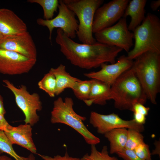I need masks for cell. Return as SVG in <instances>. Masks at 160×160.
<instances>
[{"label": "cell", "mask_w": 160, "mask_h": 160, "mask_svg": "<svg viewBox=\"0 0 160 160\" xmlns=\"http://www.w3.org/2000/svg\"><path fill=\"white\" fill-rule=\"evenodd\" d=\"M93 79L89 97L84 102L88 106L93 104L105 105L108 100L112 99L111 85L98 80Z\"/></svg>", "instance_id": "e0dca14e"}, {"label": "cell", "mask_w": 160, "mask_h": 160, "mask_svg": "<svg viewBox=\"0 0 160 160\" xmlns=\"http://www.w3.org/2000/svg\"><path fill=\"white\" fill-rule=\"evenodd\" d=\"M137 156L143 160H151L149 147L144 142L139 144L134 149Z\"/></svg>", "instance_id": "4316f807"}, {"label": "cell", "mask_w": 160, "mask_h": 160, "mask_svg": "<svg viewBox=\"0 0 160 160\" xmlns=\"http://www.w3.org/2000/svg\"><path fill=\"white\" fill-rule=\"evenodd\" d=\"M134 119V121L137 123L140 124H144L146 121V118L145 115L137 112H133Z\"/></svg>", "instance_id": "4dcf8cb0"}, {"label": "cell", "mask_w": 160, "mask_h": 160, "mask_svg": "<svg viewBox=\"0 0 160 160\" xmlns=\"http://www.w3.org/2000/svg\"><path fill=\"white\" fill-rule=\"evenodd\" d=\"M160 140L156 141L155 142L154 144L155 145V148L154 150L152 153L151 155H158L160 156Z\"/></svg>", "instance_id": "d6a6232c"}, {"label": "cell", "mask_w": 160, "mask_h": 160, "mask_svg": "<svg viewBox=\"0 0 160 160\" xmlns=\"http://www.w3.org/2000/svg\"><path fill=\"white\" fill-rule=\"evenodd\" d=\"M3 81L4 86L14 94L16 104L24 115L25 124L33 126L37 123L39 119L37 111H41L42 109L39 95L36 92L30 93L24 85L17 87L7 79H4Z\"/></svg>", "instance_id": "52a82bcc"}, {"label": "cell", "mask_w": 160, "mask_h": 160, "mask_svg": "<svg viewBox=\"0 0 160 160\" xmlns=\"http://www.w3.org/2000/svg\"><path fill=\"white\" fill-rule=\"evenodd\" d=\"M80 160H119L115 156H111L109 154L107 147L104 146L100 151H98L95 145H91L90 153L85 154Z\"/></svg>", "instance_id": "cb8c5ba5"}, {"label": "cell", "mask_w": 160, "mask_h": 160, "mask_svg": "<svg viewBox=\"0 0 160 160\" xmlns=\"http://www.w3.org/2000/svg\"><path fill=\"white\" fill-rule=\"evenodd\" d=\"M11 126L6 120L4 116L0 115V130L6 132Z\"/></svg>", "instance_id": "1f68e13d"}, {"label": "cell", "mask_w": 160, "mask_h": 160, "mask_svg": "<svg viewBox=\"0 0 160 160\" xmlns=\"http://www.w3.org/2000/svg\"><path fill=\"white\" fill-rule=\"evenodd\" d=\"M110 143V153L111 154L120 152L125 148L127 137V129H116L104 134Z\"/></svg>", "instance_id": "ffe728a7"}, {"label": "cell", "mask_w": 160, "mask_h": 160, "mask_svg": "<svg viewBox=\"0 0 160 160\" xmlns=\"http://www.w3.org/2000/svg\"><path fill=\"white\" fill-rule=\"evenodd\" d=\"M116 154L124 160H143L137 156L134 150L125 148Z\"/></svg>", "instance_id": "83f0119b"}, {"label": "cell", "mask_w": 160, "mask_h": 160, "mask_svg": "<svg viewBox=\"0 0 160 160\" xmlns=\"http://www.w3.org/2000/svg\"><path fill=\"white\" fill-rule=\"evenodd\" d=\"M97 42L120 48L128 52L133 45V34L128 29L126 18L115 25L95 33Z\"/></svg>", "instance_id": "ba28073f"}, {"label": "cell", "mask_w": 160, "mask_h": 160, "mask_svg": "<svg viewBox=\"0 0 160 160\" xmlns=\"http://www.w3.org/2000/svg\"><path fill=\"white\" fill-rule=\"evenodd\" d=\"M31 126L25 124L16 127L12 126L4 132L13 144L18 145L36 154L37 149L32 138Z\"/></svg>", "instance_id": "2e32d148"}, {"label": "cell", "mask_w": 160, "mask_h": 160, "mask_svg": "<svg viewBox=\"0 0 160 160\" xmlns=\"http://www.w3.org/2000/svg\"><path fill=\"white\" fill-rule=\"evenodd\" d=\"M59 12L55 17L50 20L39 18L36 20L39 25L48 28L49 39L51 42L52 31L55 28L61 29L65 34L72 39L76 37L78 28L79 22L74 12L67 6L63 0H59Z\"/></svg>", "instance_id": "9c48e42d"}, {"label": "cell", "mask_w": 160, "mask_h": 160, "mask_svg": "<svg viewBox=\"0 0 160 160\" xmlns=\"http://www.w3.org/2000/svg\"><path fill=\"white\" fill-rule=\"evenodd\" d=\"M93 79L80 80L72 89L76 97L84 102L88 99L90 92Z\"/></svg>", "instance_id": "44dd1931"}, {"label": "cell", "mask_w": 160, "mask_h": 160, "mask_svg": "<svg viewBox=\"0 0 160 160\" xmlns=\"http://www.w3.org/2000/svg\"><path fill=\"white\" fill-rule=\"evenodd\" d=\"M129 0H113L99 7L95 14L93 33L113 25L123 17Z\"/></svg>", "instance_id": "30bf717a"}, {"label": "cell", "mask_w": 160, "mask_h": 160, "mask_svg": "<svg viewBox=\"0 0 160 160\" xmlns=\"http://www.w3.org/2000/svg\"><path fill=\"white\" fill-rule=\"evenodd\" d=\"M150 109V108L146 107L142 104L137 103L133 105L132 111L140 113L146 116L148 115Z\"/></svg>", "instance_id": "f546056e"}, {"label": "cell", "mask_w": 160, "mask_h": 160, "mask_svg": "<svg viewBox=\"0 0 160 160\" xmlns=\"http://www.w3.org/2000/svg\"><path fill=\"white\" fill-rule=\"evenodd\" d=\"M36 61L13 51L0 49L1 73L15 75L28 73Z\"/></svg>", "instance_id": "7c38bea8"}, {"label": "cell", "mask_w": 160, "mask_h": 160, "mask_svg": "<svg viewBox=\"0 0 160 160\" xmlns=\"http://www.w3.org/2000/svg\"><path fill=\"white\" fill-rule=\"evenodd\" d=\"M0 160H12V159L6 156L2 155L0 156Z\"/></svg>", "instance_id": "d590c367"}, {"label": "cell", "mask_w": 160, "mask_h": 160, "mask_svg": "<svg viewBox=\"0 0 160 160\" xmlns=\"http://www.w3.org/2000/svg\"><path fill=\"white\" fill-rule=\"evenodd\" d=\"M55 41L61 53L72 65L90 69L103 63H115V58L123 49L96 41L92 44L77 43L65 34L61 29L57 31Z\"/></svg>", "instance_id": "6da1fadb"}, {"label": "cell", "mask_w": 160, "mask_h": 160, "mask_svg": "<svg viewBox=\"0 0 160 160\" xmlns=\"http://www.w3.org/2000/svg\"><path fill=\"white\" fill-rule=\"evenodd\" d=\"M133 61L132 66L148 99L156 104L160 92V54L148 52Z\"/></svg>", "instance_id": "3957f363"}, {"label": "cell", "mask_w": 160, "mask_h": 160, "mask_svg": "<svg viewBox=\"0 0 160 160\" xmlns=\"http://www.w3.org/2000/svg\"><path fill=\"white\" fill-rule=\"evenodd\" d=\"M12 143L5 132L0 130V151L13 157L16 160H27V157L18 155L14 150Z\"/></svg>", "instance_id": "d4e9b609"}, {"label": "cell", "mask_w": 160, "mask_h": 160, "mask_svg": "<svg viewBox=\"0 0 160 160\" xmlns=\"http://www.w3.org/2000/svg\"><path fill=\"white\" fill-rule=\"evenodd\" d=\"M4 37L3 35L0 33V42L1 41Z\"/></svg>", "instance_id": "74e56055"}, {"label": "cell", "mask_w": 160, "mask_h": 160, "mask_svg": "<svg viewBox=\"0 0 160 160\" xmlns=\"http://www.w3.org/2000/svg\"><path fill=\"white\" fill-rule=\"evenodd\" d=\"M49 72L55 76L56 83L55 95H60L67 88L72 89L80 79L71 75L66 71L65 66L62 64L56 68H51Z\"/></svg>", "instance_id": "d6986e66"}, {"label": "cell", "mask_w": 160, "mask_h": 160, "mask_svg": "<svg viewBox=\"0 0 160 160\" xmlns=\"http://www.w3.org/2000/svg\"><path fill=\"white\" fill-rule=\"evenodd\" d=\"M160 6V0L152 1L150 4V7L153 11H156Z\"/></svg>", "instance_id": "836d02e7"}, {"label": "cell", "mask_w": 160, "mask_h": 160, "mask_svg": "<svg viewBox=\"0 0 160 160\" xmlns=\"http://www.w3.org/2000/svg\"><path fill=\"white\" fill-rule=\"evenodd\" d=\"M89 121L97 129L98 133L103 135L113 129L121 128L133 129L140 132L145 130L143 125L137 123L133 119L124 120L114 113L105 115L92 111Z\"/></svg>", "instance_id": "8fae6325"}, {"label": "cell", "mask_w": 160, "mask_h": 160, "mask_svg": "<svg viewBox=\"0 0 160 160\" xmlns=\"http://www.w3.org/2000/svg\"><path fill=\"white\" fill-rule=\"evenodd\" d=\"M38 155L44 160H80L79 158L70 156L67 151L64 156L57 155L53 157L39 154Z\"/></svg>", "instance_id": "f1b7e54d"}, {"label": "cell", "mask_w": 160, "mask_h": 160, "mask_svg": "<svg viewBox=\"0 0 160 160\" xmlns=\"http://www.w3.org/2000/svg\"><path fill=\"white\" fill-rule=\"evenodd\" d=\"M135 43L127 57L135 60L148 52L160 54V20L156 15L148 13L141 24L133 31Z\"/></svg>", "instance_id": "277c9868"}, {"label": "cell", "mask_w": 160, "mask_h": 160, "mask_svg": "<svg viewBox=\"0 0 160 160\" xmlns=\"http://www.w3.org/2000/svg\"><path fill=\"white\" fill-rule=\"evenodd\" d=\"M27 31L25 23L13 11L0 9V33L4 37L21 35Z\"/></svg>", "instance_id": "9a60e30c"}, {"label": "cell", "mask_w": 160, "mask_h": 160, "mask_svg": "<svg viewBox=\"0 0 160 160\" xmlns=\"http://www.w3.org/2000/svg\"><path fill=\"white\" fill-rule=\"evenodd\" d=\"M146 0H132L129 1L123 17L129 16L131 21L128 26L130 31H132L142 22L145 17V7Z\"/></svg>", "instance_id": "ac0fdd59"}, {"label": "cell", "mask_w": 160, "mask_h": 160, "mask_svg": "<svg viewBox=\"0 0 160 160\" xmlns=\"http://www.w3.org/2000/svg\"><path fill=\"white\" fill-rule=\"evenodd\" d=\"M72 99L67 97L64 100L58 97L53 103L51 112L50 121L52 124L61 123L71 127L79 133L88 144L96 145L100 139L87 129L84 122L86 117L77 114L74 111Z\"/></svg>", "instance_id": "5b68a950"}, {"label": "cell", "mask_w": 160, "mask_h": 160, "mask_svg": "<svg viewBox=\"0 0 160 160\" xmlns=\"http://www.w3.org/2000/svg\"><path fill=\"white\" fill-rule=\"evenodd\" d=\"M6 113V111L4 105L3 98L0 94V115L4 116Z\"/></svg>", "instance_id": "e575fe53"}, {"label": "cell", "mask_w": 160, "mask_h": 160, "mask_svg": "<svg viewBox=\"0 0 160 160\" xmlns=\"http://www.w3.org/2000/svg\"><path fill=\"white\" fill-rule=\"evenodd\" d=\"M133 63V60L123 55L119 57L116 63L108 65L103 63L99 71L85 73L84 75L111 85L121 74L132 67Z\"/></svg>", "instance_id": "4fadbf2b"}, {"label": "cell", "mask_w": 160, "mask_h": 160, "mask_svg": "<svg viewBox=\"0 0 160 160\" xmlns=\"http://www.w3.org/2000/svg\"><path fill=\"white\" fill-rule=\"evenodd\" d=\"M27 160H35V157L33 154H31L27 157Z\"/></svg>", "instance_id": "8d00e7d4"}, {"label": "cell", "mask_w": 160, "mask_h": 160, "mask_svg": "<svg viewBox=\"0 0 160 160\" xmlns=\"http://www.w3.org/2000/svg\"><path fill=\"white\" fill-rule=\"evenodd\" d=\"M28 2L40 5L43 10V17L45 20L52 19L55 12L57 11L59 5L57 0H29Z\"/></svg>", "instance_id": "7402d4cb"}, {"label": "cell", "mask_w": 160, "mask_h": 160, "mask_svg": "<svg viewBox=\"0 0 160 160\" xmlns=\"http://www.w3.org/2000/svg\"><path fill=\"white\" fill-rule=\"evenodd\" d=\"M79 20L76 34L83 44H92L97 41L93 36L92 25L95 12L103 0H63Z\"/></svg>", "instance_id": "8992f818"}, {"label": "cell", "mask_w": 160, "mask_h": 160, "mask_svg": "<svg viewBox=\"0 0 160 160\" xmlns=\"http://www.w3.org/2000/svg\"><path fill=\"white\" fill-rule=\"evenodd\" d=\"M40 89L46 92L50 97H54L56 95V83L55 77L49 72L45 74L38 83Z\"/></svg>", "instance_id": "603a6c76"}, {"label": "cell", "mask_w": 160, "mask_h": 160, "mask_svg": "<svg viewBox=\"0 0 160 160\" xmlns=\"http://www.w3.org/2000/svg\"><path fill=\"white\" fill-rule=\"evenodd\" d=\"M115 107L120 110L132 111L133 105L145 104L146 94L132 67L121 74L111 85Z\"/></svg>", "instance_id": "7a4b0ae2"}, {"label": "cell", "mask_w": 160, "mask_h": 160, "mask_svg": "<svg viewBox=\"0 0 160 160\" xmlns=\"http://www.w3.org/2000/svg\"><path fill=\"white\" fill-rule=\"evenodd\" d=\"M0 49L13 51L27 57L37 59L35 44L29 33L5 37L0 42Z\"/></svg>", "instance_id": "5bb4252c"}, {"label": "cell", "mask_w": 160, "mask_h": 160, "mask_svg": "<svg viewBox=\"0 0 160 160\" xmlns=\"http://www.w3.org/2000/svg\"><path fill=\"white\" fill-rule=\"evenodd\" d=\"M144 142V137L140 132L134 129H128L125 148L134 150L139 144Z\"/></svg>", "instance_id": "484cf974"}]
</instances>
